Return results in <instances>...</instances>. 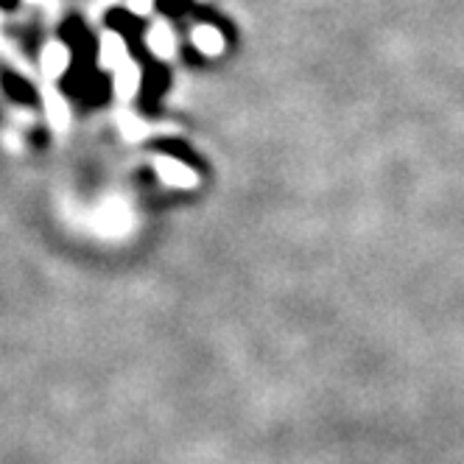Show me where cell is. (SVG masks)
Here are the masks:
<instances>
[{
    "instance_id": "obj_1",
    "label": "cell",
    "mask_w": 464,
    "mask_h": 464,
    "mask_svg": "<svg viewBox=\"0 0 464 464\" xmlns=\"http://www.w3.org/2000/svg\"><path fill=\"white\" fill-rule=\"evenodd\" d=\"M98 59H101L104 68H113V71L123 68V64L129 62V54H126V42H123V37H118V34H104Z\"/></svg>"
},
{
    "instance_id": "obj_2",
    "label": "cell",
    "mask_w": 464,
    "mask_h": 464,
    "mask_svg": "<svg viewBox=\"0 0 464 464\" xmlns=\"http://www.w3.org/2000/svg\"><path fill=\"white\" fill-rule=\"evenodd\" d=\"M71 64V54L62 42H48L46 51H42V73L48 79H59Z\"/></svg>"
},
{
    "instance_id": "obj_3",
    "label": "cell",
    "mask_w": 464,
    "mask_h": 464,
    "mask_svg": "<svg viewBox=\"0 0 464 464\" xmlns=\"http://www.w3.org/2000/svg\"><path fill=\"white\" fill-rule=\"evenodd\" d=\"M157 173L163 176V182L173 185V188H190L196 182V176L188 165L182 163H176L171 157H160L157 160Z\"/></svg>"
},
{
    "instance_id": "obj_4",
    "label": "cell",
    "mask_w": 464,
    "mask_h": 464,
    "mask_svg": "<svg viewBox=\"0 0 464 464\" xmlns=\"http://www.w3.org/2000/svg\"><path fill=\"white\" fill-rule=\"evenodd\" d=\"M46 113H48V123L54 126V129H64L68 126V121H71V109H68V101H64L56 90H51L48 96H46Z\"/></svg>"
},
{
    "instance_id": "obj_5",
    "label": "cell",
    "mask_w": 464,
    "mask_h": 464,
    "mask_svg": "<svg viewBox=\"0 0 464 464\" xmlns=\"http://www.w3.org/2000/svg\"><path fill=\"white\" fill-rule=\"evenodd\" d=\"M193 46L202 54L215 56V54H221V48H224V39H221V34L213 26H202L193 31Z\"/></svg>"
},
{
    "instance_id": "obj_6",
    "label": "cell",
    "mask_w": 464,
    "mask_h": 464,
    "mask_svg": "<svg viewBox=\"0 0 464 464\" xmlns=\"http://www.w3.org/2000/svg\"><path fill=\"white\" fill-rule=\"evenodd\" d=\"M138 84H140V71H138L131 62H126L123 68L115 71V90H118L123 98H129L131 93H135Z\"/></svg>"
},
{
    "instance_id": "obj_7",
    "label": "cell",
    "mask_w": 464,
    "mask_h": 464,
    "mask_svg": "<svg viewBox=\"0 0 464 464\" xmlns=\"http://www.w3.org/2000/svg\"><path fill=\"white\" fill-rule=\"evenodd\" d=\"M148 48L157 56H171L173 54V34L165 23H157L148 34Z\"/></svg>"
},
{
    "instance_id": "obj_8",
    "label": "cell",
    "mask_w": 464,
    "mask_h": 464,
    "mask_svg": "<svg viewBox=\"0 0 464 464\" xmlns=\"http://www.w3.org/2000/svg\"><path fill=\"white\" fill-rule=\"evenodd\" d=\"M29 4H34V0H29Z\"/></svg>"
}]
</instances>
